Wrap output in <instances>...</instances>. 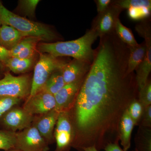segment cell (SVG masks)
Instances as JSON below:
<instances>
[{
    "label": "cell",
    "instance_id": "22",
    "mask_svg": "<svg viewBox=\"0 0 151 151\" xmlns=\"http://www.w3.org/2000/svg\"><path fill=\"white\" fill-rule=\"evenodd\" d=\"M16 132L0 130V150L5 151L16 149Z\"/></svg>",
    "mask_w": 151,
    "mask_h": 151
},
{
    "label": "cell",
    "instance_id": "13",
    "mask_svg": "<svg viewBox=\"0 0 151 151\" xmlns=\"http://www.w3.org/2000/svg\"><path fill=\"white\" fill-rule=\"evenodd\" d=\"M59 113L54 109L44 114L34 116L32 125L37 128L48 145L54 142L55 128Z\"/></svg>",
    "mask_w": 151,
    "mask_h": 151
},
{
    "label": "cell",
    "instance_id": "36",
    "mask_svg": "<svg viewBox=\"0 0 151 151\" xmlns=\"http://www.w3.org/2000/svg\"><path fill=\"white\" fill-rule=\"evenodd\" d=\"M8 151H22L19 150H17V149H14V150H9Z\"/></svg>",
    "mask_w": 151,
    "mask_h": 151
},
{
    "label": "cell",
    "instance_id": "15",
    "mask_svg": "<svg viewBox=\"0 0 151 151\" xmlns=\"http://www.w3.org/2000/svg\"><path fill=\"white\" fill-rule=\"evenodd\" d=\"M39 38L26 37L17 44L10 50L11 57H16L21 59H28L33 58L39 42Z\"/></svg>",
    "mask_w": 151,
    "mask_h": 151
},
{
    "label": "cell",
    "instance_id": "28",
    "mask_svg": "<svg viewBox=\"0 0 151 151\" xmlns=\"http://www.w3.org/2000/svg\"><path fill=\"white\" fill-rule=\"evenodd\" d=\"M139 100L144 108L151 104V83L148 80L145 86L139 90Z\"/></svg>",
    "mask_w": 151,
    "mask_h": 151
},
{
    "label": "cell",
    "instance_id": "10",
    "mask_svg": "<svg viewBox=\"0 0 151 151\" xmlns=\"http://www.w3.org/2000/svg\"><path fill=\"white\" fill-rule=\"evenodd\" d=\"M55 101L52 94L40 91L34 95L28 97L23 108L32 116H38L55 108Z\"/></svg>",
    "mask_w": 151,
    "mask_h": 151
},
{
    "label": "cell",
    "instance_id": "26",
    "mask_svg": "<svg viewBox=\"0 0 151 151\" xmlns=\"http://www.w3.org/2000/svg\"><path fill=\"white\" fill-rule=\"evenodd\" d=\"M151 10V8L146 7L131 8L128 9V16L134 20H140L150 16Z\"/></svg>",
    "mask_w": 151,
    "mask_h": 151
},
{
    "label": "cell",
    "instance_id": "6",
    "mask_svg": "<svg viewBox=\"0 0 151 151\" xmlns=\"http://www.w3.org/2000/svg\"><path fill=\"white\" fill-rule=\"evenodd\" d=\"M75 136L74 127L69 112L59 113L55 128L54 137L56 143L55 151H68Z\"/></svg>",
    "mask_w": 151,
    "mask_h": 151
},
{
    "label": "cell",
    "instance_id": "32",
    "mask_svg": "<svg viewBox=\"0 0 151 151\" xmlns=\"http://www.w3.org/2000/svg\"><path fill=\"white\" fill-rule=\"evenodd\" d=\"M11 57L10 50L0 45V61L4 63Z\"/></svg>",
    "mask_w": 151,
    "mask_h": 151
},
{
    "label": "cell",
    "instance_id": "37",
    "mask_svg": "<svg viewBox=\"0 0 151 151\" xmlns=\"http://www.w3.org/2000/svg\"><path fill=\"white\" fill-rule=\"evenodd\" d=\"M138 151L137 150V149H136V150H135V151Z\"/></svg>",
    "mask_w": 151,
    "mask_h": 151
},
{
    "label": "cell",
    "instance_id": "11",
    "mask_svg": "<svg viewBox=\"0 0 151 151\" xmlns=\"http://www.w3.org/2000/svg\"><path fill=\"white\" fill-rule=\"evenodd\" d=\"M85 77L72 83L65 84L54 95L55 101V109L57 111L60 113L71 111Z\"/></svg>",
    "mask_w": 151,
    "mask_h": 151
},
{
    "label": "cell",
    "instance_id": "35",
    "mask_svg": "<svg viewBox=\"0 0 151 151\" xmlns=\"http://www.w3.org/2000/svg\"><path fill=\"white\" fill-rule=\"evenodd\" d=\"M4 66L5 65L4 63L0 61V75L1 74L3 71H4Z\"/></svg>",
    "mask_w": 151,
    "mask_h": 151
},
{
    "label": "cell",
    "instance_id": "25",
    "mask_svg": "<svg viewBox=\"0 0 151 151\" xmlns=\"http://www.w3.org/2000/svg\"><path fill=\"white\" fill-rule=\"evenodd\" d=\"M122 10L138 7H146L151 9L150 0H121L114 2Z\"/></svg>",
    "mask_w": 151,
    "mask_h": 151
},
{
    "label": "cell",
    "instance_id": "12",
    "mask_svg": "<svg viewBox=\"0 0 151 151\" xmlns=\"http://www.w3.org/2000/svg\"><path fill=\"white\" fill-rule=\"evenodd\" d=\"M122 11L114 3L105 12L99 14L92 27L96 31L98 37H103L114 32L116 22Z\"/></svg>",
    "mask_w": 151,
    "mask_h": 151
},
{
    "label": "cell",
    "instance_id": "5",
    "mask_svg": "<svg viewBox=\"0 0 151 151\" xmlns=\"http://www.w3.org/2000/svg\"><path fill=\"white\" fill-rule=\"evenodd\" d=\"M32 80L29 76H15L9 72L0 80V96L16 97L23 99L29 96Z\"/></svg>",
    "mask_w": 151,
    "mask_h": 151
},
{
    "label": "cell",
    "instance_id": "19",
    "mask_svg": "<svg viewBox=\"0 0 151 151\" xmlns=\"http://www.w3.org/2000/svg\"><path fill=\"white\" fill-rule=\"evenodd\" d=\"M65 84L63 76L62 69H60L51 74L41 91L48 92L54 96Z\"/></svg>",
    "mask_w": 151,
    "mask_h": 151
},
{
    "label": "cell",
    "instance_id": "31",
    "mask_svg": "<svg viewBox=\"0 0 151 151\" xmlns=\"http://www.w3.org/2000/svg\"><path fill=\"white\" fill-rule=\"evenodd\" d=\"M113 2L111 0H97L96 1L97 10L98 13L105 12L111 6Z\"/></svg>",
    "mask_w": 151,
    "mask_h": 151
},
{
    "label": "cell",
    "instance_id": "1",
    "mask_svg": "<svg viewBox=\"0 0 151 151\" xmlns=\"http://www.w3.org/2000/svg\"><path fill=\"white\" fill-rule=\"evenodd\" d=\"M129 52L116 36L101 38L72 108L75 136L72 147L78 151L89 147L99 151L119 142L121 118L137 99V83L133 73H127Z\"/></svg>",
    "mask_w": 151,
    "mask_h": 151
},
{
    "label": "cell",
    "instance_id": "3",
    "mask_svg": "<svg viewBox=\"0 0 151 151\" xmlns=\"http://www.w3.org/2000/svg\"><path fill=\"white\" fill-rule=\"evenodd\" d=\"M0 25L9 26L25 37H35L41 40L50 41L56 35L48 27L19 16L9 10L0 1Z\"/></svg>",
    "mask_w": 151,
    "mask_h": 151
},
{
    "label": "cell",
    "instance_id": "30",
    "mask_svg": "<svg viewBox=\"0 0 151 151\" xmlns=\"http://www.w3.org/2000/svg\"><path fill=\"white\" fill-rule=\"evenodd\" d=\"M142 119V127L150 128L151 127V105L144 108Z\"/></svg>",
    "mask_w": 151,
    "mask_h": 151
},
{
    "label": "cell",
    "instance_id": "16",
    "mask_svg": "<svg viewBox=\"0 0 151 151\" xmlns=\"http://www.w3.org/2000/svg\"><path fill=\"white\" fill-rule=\"evenodd\" d=\"M134 126L127 109L121 118L119 126V140L124 151L128 150L131 147V136Z\"/></svg>",
    "mask_w": 151,
    "mask_h": 151
},
{
    "label": "cell",
    "instance_id": "29",
    "mask_svg": "<svg viewBox=\"0 0 151 151\" xmlns=\"http://www.w3.org/2000/svg\"><path fill=\"white\" fill-rule=\"evenodd\" d=\"M141 135L139 147L136 149L138 151H151V130L148 128L143 127Z\"/></svg>",
    "mask_w": 151,
    "mask_h": 151
},
{
    "label": "cell",
    "instance_id": "8",
    "mask_svg": "<svg viewBox=\"0 0 151 151\" xmlns=\"http://www.w3.org/2000/svg\"><path fill=\"white\" fill-rule=\"evenodd\" d=\"M34 119V116L23 107L16 106L3 115L0 119V124L6 130L16 132L31 126Z\"/></svg>",
    "mask_w": 151,
    "mask_h": 151
},
{
    "label": "cell",
    "instance_id": "33",
    "mask_svg": "<svg viewBox=\"0 0 151 151\" xmlns=\"http://www.w3.org/2000/svg\"><path fill=\"white\" fill-rule=\"evenodd\" d=\"M104 150L105 151H124L119 145V142L109 143L105 146Z\"/></svg>",
    "mask_w": 151,
    "mask_h": 151
},
{
    "label": "cell",
    "instance_id": "27",
    "mask_svg": "<svg viewBox=\"0 0 151 151\" xmlns=\"http://www.w3.org/2000/svg\"><path fill=\"white\" fill-rule=\"evenodd\" d=\"M40 1L39 0H22L19 2V8L27 16L35 15L36 9Z\"/></svg>",
    "mask_w": 151,
    "mask_h": 151
},
{
    "label": "cell",
    "instance_id": "34",
    "mask_svg": "<svg viewBox=\"0 0 151 151\" xmlns=\"http://www.w3.org/2000/svg\"><path fill=\"white\" fill-rule=\"evenodd\" d=\"M83 151H99L94 147H89L84 148Z\"/></svg>",
    "mask_w": 151,
    "mask_h": 151
},
{
    "label": "cell",
    "instance_id": "17",
    "mask_svg": "<svg viewBox=\"0 0 151 151\" xmlns=\"http://www.w3.org/2000/svg\"><path fill=\"white\" fill-rule=\"evenodd\" d=\"M25 37L13 27L6 25L0 27V45L8 50L12 48Z\"/></svg>",
    "mask_w": 151,
    "mask_h": 151
},
{
    "label": "cell",
    "instance_id": "24",
    "mask_svg": "<svg viewBox=\"0 0 151 151\" xmlns=\"http://www.w3.org/2000/svg\"><path fill=\"white\" fill-rule=\"evenodd\" d=\"M22 100L16 97L0 96V119L12 108L19 105Z\"/></svg>",
    "mask_w": 151,
    "mask_h": 151
},
{
    "label": "cell",
    "instance_id": "23",
    "mask_svg": "<svg viewBox=\"0 0 151 151\" xmlns=\"http://www.w3.org/2000/svg\"><path fill=\"white\" fill-rule=\"evenodd\" d=\"M144 108L137 99L131 103L128 108V113L134 125H137L142 119Z\"/></svg>",
    "mask_w": 151,
    "mask_h": 151
},
{
    "label": "cell",
    "instance_id": "14",
    "mask_svg": "<svg viewBox=\"0 0 151 151\" xmlns=\"http://www.w3.org/2000/svg\"><path fill=\"white\" fill-rule=\"evenodd\" d=\"M91 64L84 60L76 59L68 63L62 69L65 84L72 83L85 77L89 72Z\"/></svg>",
    "mask_w": 151,
    "mask_h": 151
},
{
    "label": "cell",
    "instance_id": "9",
    "mask_svg": "<svg viewBox=\"0 0 151 151\" xmlns=\"http://www.w3.org/2000/svg\"><path fill=\"white\" fill-rule=\"evenodd\" d=\"M139 34L144 39L146 46V52L144 59L137 68L136 81L138 90L145 86L148 79L151 70V34L149 26L139 25L136 27Z\"/></svg>",
    "mask_w": 151,
    "mask_h": 151
},
{
    "label": "cell",
    "instance_id": "2",
    "mask_svg": "<svg viewBox=\"0 0 151 151\" xmlns=\"http://www.w3.org/2000/svg\"><path fill=\"white\" fill-rule=\"evenodd\" d=\"M98 37L96 31L92 28L83 36L74 40L55 42H42L38 45L41 53H47L55 58L71 57L92 63L96 51L92 44Z\"/></svg>",
    "mask_w": 151,
    "mask_h": 151
},
{
    "label": "cell",
    "instance_id": "7",
    "mask_svg": "<svg viewBox=\"0 0 151 151\" xmlns=\"http://www.w3.org/2000/svg\"><path fill=\"white\" fill-rule=\"evenodd\" d=\"M16 149L22 151H49V145L34 125L16 132Z\"/></svg>",
    "mask_w": 151,
    "mask_h": 151
},
{
    "label": "cell",
    "instance_id": "4",
    "mask_svg": "<svg viewBox=\"0 0 151 151\" xmlns=\"http://www.w3.org/2000/svg\"><path fill=\"white\" fill-rule=\"evenodd\" d=\"M68 63L47 53H41L35 67L31 82V97L41 91L46 81L53 72L62 69Z\"/></svg>",
    "mask_w": 151,
    "mask_h": 151
},
{
    "label": "cell",
    "instance_id": "20",
    "mask_svg": "<svg viewBox=\"0 0 151 151\" xmlns=\"http://www.w3.org/2000/svg\"><path fill=\"white\" fill-rule=\"evenodd\" d=\"M33 62V58L21 59L18 58L10 57L6 60L4 65L14 73L20 74L25 73L29 70Z\"/></svg>",
    "mask_w": 151,
    "mask_h": 151
},
{
    "label": "cell",
    "instance_id": "21",
    "mask_svg": "<svg viewBox=\"0 0 151 151\" xmlns=\"http://www.w3.org/2000/svg\"><path fill=\"white\" fill-rule=\"evenodd\" d=\"M114 30L120 40L127 46H135L139 44L132 31L122 24L119 19L116 22Z\"/></svg>",
    "mask_w": 151,
    "mask_h": 151
},
{
    "label": "cell",
    "instance_id": "18",
    "mask_svg": "<svg viewBox=\"0 0 151 151\" xmlns=\"http://www.w3.org/2000/svg\"><path fill=\"white\" fill-rule=\"evenodd\" d=\"M129 56L127 61V73L131 74L137 69L145 55L146 46L145 42L133 46H128Z\"/></svg>",
    "mask_w": 151,
    "mask_h": 151
}]
</instances>
